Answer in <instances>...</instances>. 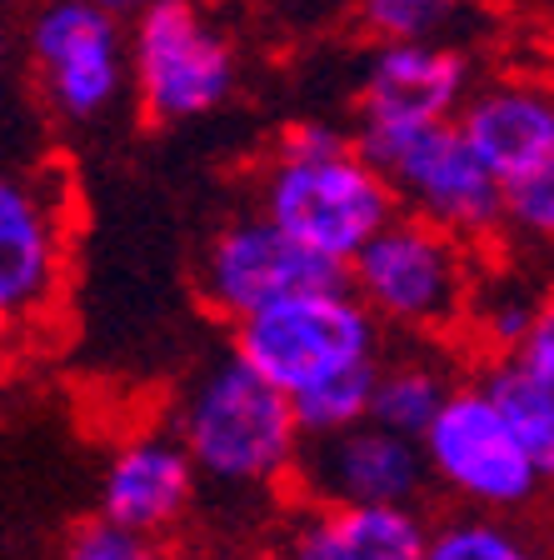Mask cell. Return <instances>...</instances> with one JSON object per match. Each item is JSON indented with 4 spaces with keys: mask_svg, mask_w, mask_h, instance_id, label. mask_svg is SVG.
Instances as JSON below:
<instances>
[{
    "mask_svg": "<svg viewBox=\"0 0 554 560\" xmlns=\"http://www.w3.org/2000/svg\"><path fill=\"white\" fill-rule=\"evenodd\" d=\"M175 435L196 455L200 476L240 490L290 480L305 451V425L290 390L255 371L235 346L190 381L175 410Z\"/></svg>",
    "mask_w": 554,
    "mask_h": 560,
    "instance_id": "6da1fadb",
    "label": "cell"
},
{
    "mask_svg": "<svg viewBox=\"0 0 554 560\" xmlns=\"http://www.w3.org/2000/svg\"><path fill=\"white\" fill-rule=\"evenodd\" d=\"M355 140L385 171L404 210L464 241H490L509 225L505 180L474 151L460 116L425 120V126H359Z\"/></svg>",
    "mask_w": 554,
    "mask_h": 560,
    "instance_id": "7a4b0ae2",
    "label": "cell"
},
{
    "mask_svg": "<svg viewBox=\"0 0 554 560\" xmlns=\"http://www.w3.org/2000/svg\"><path fill=\"white\" fill-rule=\"evenodd\" d=\"M260 210L305 245L350 266L369 235H380L404 206L355 140L335 155H270V171L260 175Z\"/></svg>",
    "mask_w": 554,
    "mask_h": 560,
    "instance_id": "3957f363",
    "label": "cell"
},
{
    "mask_svg": "<svg viewBox=\"0 0 554 560\" xmlns=\"http://www.w3.org/2000/svg\"><path fill=\"white\" fill-rule=\"evenodd\" d=\"M380 326L385 320L359 301L355 285H330V291H295L245 315L240 326H231V346L280 390L300 396L359 361H380Z\"/></svg>",
    "mask_w": 554,
    "mask_h": 560,
    "instance_id": "277c9868",
    "label": "cell"
},
{
    "mask_svg": "<svg viewBox=\"0 0 554 560\" xmlns=\"http://www.w3.org/2000/svg\"><path fill=\"white\" fill-rule=\"evenodd\" d=\"M355 295L394 330H445L470 305L464 235L400 210L380 235L350 260Z\"/></svg>",
    "mask_w": 554,
    "mask_h": 560,
    "instance_id": "5b68a950",
    "label": "cell"
},
{
    "mask_svg": "<svg viewBox=\"0 0 554 560\" xmlns=\"http://www.w3.org/2000/svg\"><path fill=\"white\" fill-rule=\"evenodd\" d=\"M330 285H350L345 260L305 245L300 235L270 221L266 210L220 225L196 266L200 305L225 326H240L245 315L266 311L295 291H330Z\"/></svg>",
    "mask_w": 554,
    "mask_h": 560,
    "instance_id": "8992f818",
    "label": "cell"
},
{
    "mask_svg": "<svg viewBox=\"0 0 554 560\" xmlns=\"http://www.w3.org/2000/svg\"><path fill=\"white\" fill-rule=\"evenodd\" d=\"M130 85L155 126L196 120L235 91V50L196 0H155L130 25Z\"/></svg>",
    "mask_w": 554,
    "mask_h": 560,
    "instance_id": "52a82bcc",
    "label": "cell"
},
{
    "mask_svg": "<svg viewBox=\"0 0 554 560\" xmlns=\"http://www.w3.org/2000/svg\"><path fill=\"white\" fill-rule=\"evenodd\" d=\"M420 441L435 480L474 511H520L540 495V486H550L485 385H455V396Z\"/></svg>",
    "mask_w": 554,
    "mask_h": 560,
    "instance_id": "ba28073f",
    "label": "cell"
},
{
    "mask_svg": "<svg viewBox=\"0 0 554 560\" xmlns=\"http://www.w3.org/2000/svg\"><path fill=\"white\" fill-rule=\"evenodd\" d=\"M31 60L60 120H95L130 81V35L101 0H50L31 25Z\"/></svg>",
    "mask_w": 554,
    "mask_h": 560,
    "instance_id": "9c48e42d",
    "label": "cell"
},
{
    "mask_svg": "<svg viewBox=\"0 0 554 560\" xmlns=\"http://www.w3.org/2000/svg\"><path fill=\"white\" fill-rule=\"evenodd\" d=\"M429 476L425 441L359 420L350 431L305 435L290 480L310 505H415Z\"/></svg>",
    "mask_w": 554,
    "mask_h": 560,
    "instance_id": "30bf717a",
    "label": "cell"
},
{
    "mask_svg": "<svg viewBox=\"0 0 554 560\" xmlns=\"http://www.w3.org/2000/svg\"><path fill=\"white\" fill-rule=\"evenodd\" d=\"M470 66L445 40H380L359 75V126H425L464 110Z\"/></svg>",
    "mask_w": 554,
    "mask_h": 560,
    "instance_id": "8fae6325",
    "label": "cell"
},
{
    "mask_svg": "<svg viewBox=\"0 0 554 560\" xmlns=\"http://www.w3.org/2000/svg\"><path fill=\"white\" fill-rule=\"evenodd\" d=\"M200 466L180 435H140L105 466L101 515L130 525L140 536H165L196 505Z\"/></svg>",
    "mask_w": 554,
    "mask_h": 560,
    "instance_id": "7c38bea8",
    "label": "cell"
},
{
    "mask_svg": "<svg viewBox=\"0 0 554 560\" xmlns=\"http://www.w3.org/2000/svg\"><path fill=\"white\" fill-rule=\"evenodd\" d=\"M60 280V200L40 180L11 175L0 190V311L25 320L56 295Z\"/></svg>",
    "mask_w": 554,
    "mask_h": 560,
    "instance_id": "4fadbf2b",
    "label": "cell"
},
{
    "mask_svg": "<svg viewBox=\"0 0 554 560\" xmlns=\"http://www.w3.org/2000/svg\"><path fill=\"white\" fill-rule=\"evenodd\" d=\"M460 126L490 171L505 180V190L554 161V95L540 85H490L470 95Z\"/></svg>",
    "mask_w": 554,
    "mask_h": 560,
    "instance_id": "5bb4252c",
    "label": "cell"
},
{
    "mask_svg": "<svg viewBox=\"0 0 554 560\" xmlns=\"http://www.w3.org/2000/svg\"><path fill=\"white\" fill-rule=\"evenodd\" d=\"M290 550L305 560H420L429 556V525L415 505H315Z\"/></svg>",
    "mask_w": 554,
    "mask_h": 560,
    "instance_id": "9a60e30c",
    "label": "cell"
},
{
    "mask_svg": "<svg viewBox=\"0 0 554 560\" xmlns=\"http://www.w3.org/2000/svg\"><path fill=\"white\" fill-rule=\"evenodd\" d=\"M480 385L495 396L509 431L520 435L540 476L554 486V381L534 371L530 361H520V355H495Z\"/></svg>",
    "mask_w": 554,
    "mask_h": 560,
    "instance_id": "2e32d148",
    "label": "cell"
},
{
    "mask_svg": "<svg viewBox=\"0 0 554 560\" xmlns=\"http://www.w3.org/2000/svg\"><path fill=\"white\" fill-rule=\"evenodd\" d=\"M450 396H455V385L445 381V371L435 361H385L369 420H380L390 431H404L420 441L435 425V416L445 410Z\"/></svg>",
    "mask_w": 554,
    "mask_h": 560,
    "instance_id": "e0dca14e",
    "label": "cell"
},
{
    "mask_svg": "<svg viewBox=\"0 0 554 560\" xmlns=\"http://www.w3.org/2000/svg\"><path fill=\"white\" fill-rule=\"evenodd\" d=\"M380 365L385 361H359L350 371L330 375V381L300 390L295 400V416H300L305 435H330V431H350L359 420H369L375 410V385H380Z\"/></svg>",
    "mask_w": 554,
    "mask_h": 560,
    "instance_id": "ac0fdd59",
    "label": "cell"
},
{
    "mask_svg": "<svg viewBox=\"0 0 554 560\" xmlns=\"http://www.w3.org/2000/svg\"><path fill=\"white\" fill-rule=\"evenodd\" d=\"M474 0H359V25L375 40H439Z\"/></svg>",
    "mask_w": 554,
    "mask_h": 560,
    "instance_id": "d6986e66",
    "label": "cell"
},
{
    "mask_svg": "<svg viewBox=\"0 0 554 560\" xmlns=\"http://www.w3.org/2000/svg\"><path fill=\"white\" fill-rule=\"evenodd\" d=\"M524 540L495 521V511L455 515L429 530V560H520Z\"/></svg>",
    "mask_w": 554,
    "mask_h": 560,
    "instance_id": "ffe728a7",
    "label": "cell"
},
{
    "mask_svg": "<svg viewBox=\"0 0 554 560\" xmlns=\"http://www.w3.org/2000/svg\"><path fill=\"white\" fill-rule=\"evenodd\" d=\"M66 550L75 560H145L155 550V540L130 530V525H120V521H110V515H95V521L70 530Z\"/></svg>",
    "mask_w": 554,
    "mask_h": 560,
    "instance_id": "44dd1931",
    "label": "cell"
},
{
    "mask_svg": "<svg viewBox=\"0 0 554 560\" xmlns=\"http://www.w3.org/2000/svg\"><path fill=\"white\" fill-rule=\"evenodd\" d=\"M509 196V225L534 241H554V161H544L540 171H530L524 180L505 190Z\"/></svg>",
    "mask_w": 554,
    "mask_h": 560,
    "instance_id": "7402d4cb",
    "label": "cell"
},
{
    "mask_svg": "<svg viewBox=\"0 0 554 560\" xmlns=\"http://www.w3.org/2000/svg\"><path fill=\"white\" fill-rule=\"evenodd\" d=\"M540 311L544 305H530V301H520V295H495V301L485 305V315H480V336H485V346L495 350V355H515V350L524 346V336L534 330Z\"/></svg>",
    "mask_w": 554,
    "mask_h": 560,
    "instance_id": "603a6c76",
    "label": "cell"
},
{
    "mask_svg": "<svg viewBox=\"0 0 554 560\" xmlns=\"http://www.w3.org/2000/svg\"><path fill=\"white\" fill-rule=\"evenodd\" d=\"M350 145H355V136L325 126V120H295V126L280 130L275 155H335V151H350Z\"/></svg>",
    "mask_w": 554,
    "mask_h": 560,
    "instance_id": "cb8c5ba5",
    "label": "cell"
},
{
    "mask_svg": "<svg viewBox=\"0 0 554 560\" xmlns=\"http://www.w3.org/2000/svg\"><path fill=\"white\" fill-rule=\"evenodd\" d=\"M520 361H530L540 375H550L554 381V295L544 301V311H540V320H534V330L524 336V346L515 350Z\"/></svg>",
    "mask_w": 554,
    "mask_h": 560,
    "instance_id": "d4e9b609",
    "label": "cell"
},
{
    "mask_svg": "<svg viewBox=\"0 0 554 560\" xmlns=\"http://www.w3.org/2000/svg\"><path fill=\"white\" fill-rule=\"evenodd\" d=\"M101 5H105V11H116L120 21H126V15H130V21H135V15L145 11V5H155V0H101Z\"/></svg>",
    "mask_w": 554,
    "mask_h": 560,
    "instance_id": "484cf974",
    "label": "cell"
}]
</instances>
